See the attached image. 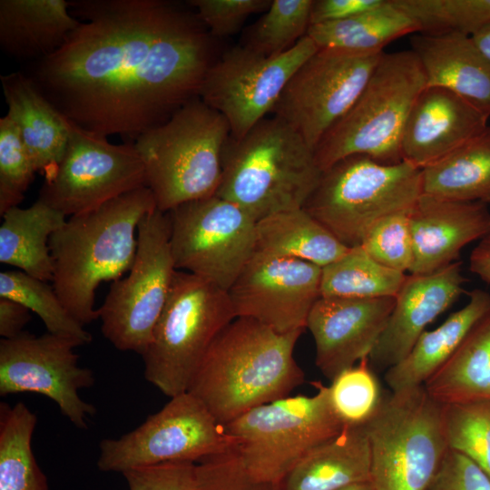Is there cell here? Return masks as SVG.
Returning a JSON list of instances; mask_svg holds the SVG:
<instances>
[{
	"instance_id": "1",
	"label": "cell",
	"mask_w": 490,
	"mask_h": 490,
	"mask_svg": "<svg viewBox=\"0 0 490 490\" xmlns=\"http://www.w3.org/2000/svg\"><path fill=\"white\" fill-rule=\"evenodd\" d=\"M80 20L25 74L66 119L134 141L198 98L214 63L196 12L163 0H73Z\"/></svg>"
},
{
	"instance_id": "2",
	"label": "cell",
	"mask_w": 490,
	"mask_h": 490,
	"mask_svg": "<svg viewBox=\"0 0 490 490\" xmlns=\"http://www.w3.org/2000/svg\"><path fill=\"white\" fill-rule=\"evenodd\" d=\"M302 332L278 333L253 318H234L211 344L187 391L221 425L289 396L305 382L293 355Z\"/></svg>"
},
{
	"instance_id": "3",
	"label": "cell",
	"mask_w": 490,
	"mask_h": 490,
	"mask_svg": "<svg viewBox=\"0 0 490 490\" xmlns=\"http://www.w3.org/2000/svg\"><path fill=\"white\" fill-rule=\"evenodd\" d=\"M156 209L148 187L119 196L68 220L49 240L52 286L68 312L84 325L99 318L95 290L115 281L134 262L141 220Z\"/></svg>"
},
{
	"instance_id": "4",
	"label": "cell",
	"mask_w": 490,
	"mask_h": 490,
	"mask_svg": "<svg viewBox=\"0 0 490 490\" xmlns=\"http://www.w3.org/2000/svg\"><path fill=\"white\" fill-rule=\"evenodd\" d=\"M321 172L314 151L292 127L276 116L264 118L242 138L229 139L216 195L258 221L302 208Z\"/></svg>"
},
{
	"instance_id": "5",
	"label": "cell",
	"mask_w": 490,
	"mask_h": 490,
	"mask_svg": "<svg viewBox=\"0 0 490 490\" xmlns=\"http://www.w3.org/2000/svg\"><path fill=\"white\" fill-rule=\"evenodd\" d=\"M230 138L226 119L200 98L141 134L133 143L156 209L168 212L185 202L216 194L222 153Z\"/></svg>"
},
{
	"instance_id": "6",
	"label": "cell",
	"mask_w": 490,
	"mask_h": 490,
	"mask_svg": "<svg viewBox=\"0 0 490 490\" xmlns=\"http://www.w3.org/2000/svg\"><path fill=\"white\" fill-rule=\"evenodd\" d=\"M426 86L422 65L412 50L384 52L356 102L316 146L320 171L353 154L386 164L402 162L404 127Z\"/></svg>"
},
{
	"instance_id": "7",
	"label": "cell",
	"mask_w": 490,
	"mask_h": 490,
	"mask_svg": "<svg viewBox=\"0 0 490 490\" xmlns=\"http://www.w3.org/2000/svg\"><path fill=\"white\" fill-rule=\"evenodd\" d=\"M422 194V170L402 161L345 157L321 172L303 209L348 248L380 219L410 211Z\"/></svg>"
},
{
	"instance_id": "8",
	"label": "cell",
	"mask_w": 490,
	"mask_h": 490,
	"mask_svg": "<svg viewBox=\"0 0 490 490\" xmlns=\"http://www.w3.org/2000/svg\"><path fill=\"white\" fill-rule=\"evenodd\" d=\"M444 404L424 385L385 395L366 425L374 490H424L449 449Z\"/></svg>"
},
{
	"instance_id": "9",
	"label": "cell",
	"mask_w": 490,
	"mask_h": 490,
	"mask_svg": "<svg viewBox=\"0 0 490 490\" xmlns=\"http://www.w3.org/2000/svg\"><path fill=\"white\" fill-rule=\"evenodd\" d=\"M234 318L228 291L176 270L152 341L142 356L145 378L167 397L186 392L211 344Z\"/></svg>"
},
{
	"instance_id": "10",
	"label": "cell",
	"mask_w": 490,
	"mask_h": 490,
	"mask_svg": "<svg viewBox=\"0 0 490 490\" xmlns=\"http://www.w3.org/2000/svg\"><path fill=\"white\" fill-rule=\"evenodd\" d=\"M310 384L317 390L313 396H288L223 425L254 479L278 484L306 454L345 427L331 407L328 386Z\"/></svg>"
},
{
	"instance_id": "11",
	"label": "cell",
	"mask_w": 490,
	"mask_h": 490,
	"mask_svg": "<svg viewBox=\"0 0 490 490\" xmlns=\"http://www.w3.org/2000/svg\"><path fill=\"white\" fill-rule=\"evenodd\" d=\"M138 247L126 278L113 281L98 309L102 333L122 351L143 355L165 306L176 272L166 212L157 209L139 222Z\"/></svg>"
},
{
	"instance_id": "12",
	"label": "cell",
	"mask_w": 490,
	"mask_h": 490,
	"mask_svg": "<svg viewBox=\"0 0 490 490\" xmlns=\"http://www.w3.org/2000/svg\"><path fill=\"white\" fill-rule=\"evenodd\" d=\"M166 213L176 270L228 291L254 254L255 219L216 194L185 202Z\"/></svg>"
},
{
	"instance_id": "13",
	"label": "cell",
	"mask_w": 490,
	"mask_h": 490,
	"mask_svg": "<svg viewBox=\"0 0 490 490\" xmlns=\"http://www.w3.org/2000/svg\"><path fill=\"white\" fill-rule=\"evenodd\" d=\"M97 467L120 472L165 462H198L236 448L205 406L188 391L171 397L158 412L119 438L101 441Z\"/></svg>"
},
{
	"instance_id": "14",
	"label": "cell",
	"mask_w": 490,
	"mask_h": 490,
	"mask_svg": "<svg viewBox=\"0 0 490 490\" xmlns=\"http://www.w3.org/2000/svg\"><path fill=\"white\" fill-rule=\"evenodd\" d=\"M383 52L318 48L293 74L272 113L314 151L356 102Z\"/></svg>"
},
{
	"instance_id": "15",
	"label": "cell",
	"mask_w": 490,
	"mask_h": 490,
	"mask_svg": "<svg viewBox=\"0 0 490 490\" xmlns=\"http://www.w3.org/2000/svg\"><path fill=\"white\" fill-rule=\"evenodd\" d=\"M142 187H147L145 171L133 142L113 144L71 122L64 156L38 200L71 217Z\"/></svg>"
},
{
	"instance_id": "16",
	"label": "cell",
	"mask_w": 490,
	"mask_h": 490,
	"mask_svg": "<svg viewBox=\"0 0 490 490\" xmlns=\"http://www.w3.org/2000/svg\"><path fill=\"white\" fill-rule=\"evenodd\" d=\"M318 50L309 35L273 56L236 46L211 64L199 97L226 119L230 137L240 139L273 111L290 77Z\"/></svg>"
},
{
	"instance_id": "17",
	"label": "cell",
	"mask_w": 490,
	"mask_h": 490,
	"mask_svg": "<svg viewBox=\"0 0 490 490\" xmlns=\"http://www.w3.org/2000/svg\"><path fill=\"white\" fill-rule=\"evenodd\" d=\"M74 341L47 332L34 336L24 331L0 340V395L37 393L58 406L77 428L87 427L95 407L83 400L82 388L94 384L90 368L78 364Z\"/></svg>"
},
{
	"instance_id": "18",
	"label": "cell",
	"mask_w": 490,
	"mask_h": 490,
	"mask_svg": "<svg viewBox=\"0 0 490 490\" xmlns=\"http://www.w3.org/2000/svg\"><path fill=\"white\" fill-rule=\"evenodd\" d=\"M322 268L305 260L254 253L228 290L236 318L278 333L304 330L320 298Z\"/></svg>"
},
{
	"instance_id": "19",
	"label": "cell",
	"mask_w": 490,
	"mask_h": 490,
	"mask_svg": "<svg viewBox=\"0 0 490 490\" xmlns=\"http://www.w3.org/2000/svg\"><path fill=\"white\" fill-rule=\"evenodd\" d=\"M396 297H320L307 320L320 372L329 380L368 358L391 315Z\"/></svg>"
},
{
	"instance_id": "20",
	"label": "cell",
	"mask_w": 490,
	"mask_h": 490,
	"mask_svg": "<svg viewBox=\"0 0 490 490\" xmlns=\"http://www.w3.org/2000/svg\"><path fill=\"white\" fill-rule=\"evenodd\" d=\"M466 280L458 261L430 274L407 275L387 323L368 356L371 368L386 371L405 358L426 326L460 297Z\"/></svg>"
},
{
	"instance_id": "21",
	"label": "cell",
	"mask_w": 490,
	"mask_h": 490,
	"mask_svg": "<svg viewBox=\"0 0 490 490\" xmlns=\"http://www.w3.org/2000/svg\"><path fill=\"white\" fill-rule=\"evenodd\" d=\"M489 116L438 87L426 86L408 114L401 139L402 160L424 169L446 157L488 125Z\"/></svg>"
},
{
	"instance_id": "22",
	"label": "cell",
	"mask_w": 490,
	"mask_h": 490,
	"mask_svg": "<svg viewBox=\"0 0 490 490\" xmlns=\"http://www.w3.org/2000/svg\"><path fill=\"white\" fill-rule=\"evenodd\" d=\"M408 217L413 275L430 274L456 262L464 247L490 233V211L483 202L422 193Z\"/></svg>"
},
{
	"instance_id": "23",
	"label": "cell",
	"mask_w": 490,
	"mask_h": 490,
	"mask_svg": "<svg viewBox=\"0 0 490 490\" xmlns=\"http://www.w3.org/2000/svg\"><path fill=\"white\" fill-rule=\"evenodd\" d=\"M410 43L426 86L448 89L490 117V60L471 36L420 33Z\"/></svg>"
},
{
	"instance_id": "24",
	"label": "cell",
	"mask_w": 490,
	"mask_h": 490,
	"mask_svg": "<svg viewBox=\"0 0 490 490\" xmlns=\"http://www.w3.org/2000/svg\"><path fill=\"white\" fill-rule=\"evenodd\" d=\"M6 116L16 127L37 172L50 176L65 152L71 122L23 72L1 76Z\"/></svg>"
},
{
	"instance_id": "25",
	"label": "cell",
	"mask_w": 490,
	"mask_h": 490,
	"mask_svg": "<svg viewBox=\"0 0 490 490\" xmlns=\"http://www.w3.org/2000/svg\"><path fill=\"white\" fill-rule=\"evenodd\" d=\"M80 20L65 0H1L0 46L10 57L37 61L56 52Z\"/></svg>"
},
{
	"instance_id": "26",
	"label": "cell",
	"mask_w": 490,
	"mask_h": 490,
	"mask_svg": "<svg viewBox=\"0 0 490 490\" xmlns=\"http://www.w3.org/2000/svg\"><path fill=\"white\" fill-rule=\"evenodd\" d=\"M370 446L366 426H345L306 454L276 484L278 490H338L369 481Z\"/></svg>"
},
{
	"instance_id": "27",
	"label": "cell",
	"mask_w": 490,
	"mask_h": 490,
	"mask_svg": "<svg viewBox=\"0 0 490 490\" xmlns=\"http://www.w3.org/2000/svg\"><path fill=\"white\" fill-rule=\"evenodd\" d=\"M490 309V293L475 289L468 302L436 328L425 331L397 365L385 371L391 391L424 385L454 355L474 325Z\"/></svg>"
},
{
	"instance_id": "28",
	"label": "cell",
	"mask_w": 490,
	"mask_h": 490,
	"mask_svg": "<svg viewBox=\"0 0 490 490\" xmlns=\"http://www.w3.org/2000/svg\"><path fill=\"white\" fill-rule=\"evenodd\" d=\"M0 227V262L44 281H52L50 237L66 221L65 215L38 200L29 208H11Z\"/></svg>"
},
{
	"instance_id": "29",
	"label": "cell",
	"mask_w": 490,
	"mask_h": 490,
	"mask_svg": "<svg viewBox=\"0 0 490 490\" xmlns=\"http://www.w3.org/2000/svg\"><path fill=\"white\" fill-rule=\"evenodd\" d=\"M348 249L303 208L277 212L256 222L254 253L305 260L322 268Z\"/></svg>"
},
{
	"instance_id": "30",
	"label": "cell",
	"mask_w": 490,
	"mask_h": 490,
	"mask_svg": "<svg viewBox=\"0 0 490 490\" xmlns=\"http://www.w3.org/2000/svg\"><path fill=\"white\" fill-rule=\"evenodd\" d=\"M424 387L441 404L490 400V309Z\"/></svg>"
},
{
	"instance_id": "31",
	"label": "cell",
	"mask_w": 490,
	"mask_h": 490,
	"mask_svg": "<svg viewBox=\"0 0 490 490\" xmlns=\"http://www.w3.org/2000/svg\"><path fill=\"white\" fill-rule=\"evenodd\" d=\"M422 193L490 203V126L446 157L422 169Z\"/></svg>"
},
{
	"instance_id": "32",
	"label": "cell",
	"mask_w": 490,
	"mask_h": 490,
	"mask_svg": "<svg viewBox=\"0 0 490 490\" xmlns=\"http://www.w3.org/2000/svg\"><path fill=\"white\" fill-rule=\"evenodd\" d=\"M418 32L415 22L392 0L347 19L310 25L309 35L318 48L383 52L390 42Z\"/></svg>"
},
{
	"instance_id": "33",
	"label": "cell",
	"mask_w": 490,
	"mask_h": 490,
	"mask_svg": "<svg viewBox=\"0 0 490 490\" xmlns=\"http://www.w3.org/2000/svg\"><path fill=\"white\" fill-rule=\"evenodd\" d=\"M36 416L24 403L0 405V490H49L32 450Z\"/></svg>"
},
{
	"instance_id": "34",
	"label": "cell",
	"mask_w": 490,
	"mask_h": 490,
	"mask_svg": "<svg viewBox=\"0 0 490 490\" xmlns=\"http://www.w3.org/2000/svg\"><path fill=\"white\" fill-rule=\"evenodd\" d=\"M406 277V273L376 261L358 245L349 248L340 258L322 267L320 297H396Z\"/></svg>"
},
{
	"instance_id": "35",
	"label": "cell",
	"mask_w": 490,
	"mask_h": 490,
	"mask_svg": "<svg viewBox=\"0 0 490 490\" xmlns=\"http://www.w3.org/2000/svg\"><path fill=\"white\" fill-rule=\"evenodd\" d=\"M0 298L15 300L34 312L51 334L79 346L90 343L92 335L66 309L53 286L21 270L0 272Z\"/></svg>"
},
{
	"instance_id": "36",
	"label": "cell",
	"mask_w": 490,
	"mask_h": 490,
	"mask_svg": "<svg viewBox=\"0 0 490 490\" xmlns=\"http://www.w3.org/2000/svg\"><path fill=\"white\" fill-rule=\"evenodd\" d=\"M427 34L472 36L490 23V0H392Z\"/></svg>"
},
{
	"instance_id": "37",
	"label": "cell",
	"mask_w": 490,
	"mask_h": 490,
	"mask_svg": "<svg viewBox=\"0 0 490 490\" xmlns=\"http://www.w3.org/2000/svg\"><path fill=\"white\" fill-rule=\"evenodd\" d=\"M313 0H273L252 25L245 46L266 55L280 54L307 35Z\"/></svg>"
},
{
	"instance_id": "38",
	"label": "cell",
	"mask_w": 490,
	"mask_h": 490,
	"mask_svg": "<svg viewBox=\"0 0 490 490\" xmlns=\"http://www.w3.org/2000/svg\"><path fill=\"white\" fill-rule=\"evenodd\" d=\"M328 390L331 407L344 426H366L385 396L368 358L337 375Z\"/></svg>"
},
{
	"instance_id": "39",
	"label": "cell",
	"mask_w": 490,
	"mask_h": 490,
	"mask_svg": "<svg viewBox=\"0 0 490 490\" xmlns=\"http://www.w3.org/2000/svg\"><path fill=\"white\" fill-rule=\"evenodd\" d=\"M449 448L472 460L490 479V400L444 404Z\"/></svg>"
},
{
	"instance_id": "40",
	"label": "cell",
	"mask_w": 490,
	"mask_h": 490,
	"mask_svg": "<svg viewBox=\"0 0 490 490\" xmlns=\"http://www.w3.org/2000/svg\"><path fill=\"white\" fill-rule=\"evenodd\" d=\"M36 170L13 122L0 119V214L22 202Z\"/></svg>"
},
{
	"instance_id": "41",
	"label": "cell",
	"mask_w": 490,
	"mask_h": 490,
	"mask_svg": "<svg viewBox=\"0 0 490 490\" xmlns=\"http://www.w3.org/2000/svg\"><path fill=\"white\" fill-rule=\"evenodd\" d=\"M410 211L397 212L375 222L360 244L376 261L404 273L410 270L414 261Z\"/></svg>"
},
{
	"instance_id": "42",
	"label": "cell",
	"mask_w": 490,
	"mask_h": 490,
	"mask_svg": "<svg viewBox=\"0 0 490 490\" xmlns=\"http://www.w3.org/2000/svg\"><path fill=\"white\" fill-rule=\"evenodd\" d=\"M194 490H278L273 483L254 479L236 448L201 459L196 464Z\"/></svg>"
},
{
	"instance_id": "43",
	"label": "cell",
	"mask_w": 490,
	"mask_h": 490,
	"mask_svg": "<svg viewBox=\"0 0 490 490\" xmlns=\"http://www.w3.org/2000/svg\"><path fill=\"white\" fill-rule=\"evenodd\" d=\"M202 24L214 36L235 34L251 15L266 11L270 0H191Z\"/></svg>"
},
{
	"instance_id": "44",
	"label": "cell",
	"mask_w": 490,
	"mask_h": 490,
	"mask_svg": "<svg viewBox=\"0 0 490 490\" xmlns=\"http://www.w3.org/2000/svg\"><path fill=\"white\" fill-rule=\"evenodd\" d=\"M122 475L129 490H194L196 463L165 462L133 467Z\"/></svg>"
},
{
	"instance_id": "45",
	"label": "cell",
	"mask_w": 490,
	"mask_h": 490,
	"mask_svg": "<svg viewBox=\"0 0 490 490\" xmlns=\"http://www.w3.org/2000/svg\"><path fill=\"white\" fill-rule=\"evenodd\" d=\"M424 490H490V479L472 460L449 448Z\"/></svg>"
},
{
	"instance_id": "46",
	"label": "cell",
	"mask_w": 490,
	"mask_h": 490,
	"mask_svg": "<svg viewBox=\"0 0 490 490\" xmlns=\"http://www.w3.org/2000/svg\"><path fill=\"white\" fill-rule=\"evenodd\" d=\"M384 0H315L310 25L349 18L380 5Z\"/></svg>"
},
{
	"instance_id": "47",
	"label": "cell",
	"mask_w": 490,
	"mask_h": 490,
	"mask_svg": "<svg viewBox=\"0 0 490 490\" xmlns=\"http://www.w3.org/2000/svg\"><path fill=\"white\" fill-rule=\"evenodd\" d=\"M30 320L27 308L15 300L0 298V335L3 338L19 336Z\"/></svg>"
},
{
	"instance_id": "48",
	"label": "cell",
	"mask_w": 490,
	"mask_h": 490,
	"mask_svg": "<svg viewBox=\"0 0 490 490\" xmlns=\"http://www.w3.org/2000/svg\"><path fill=\"white\" fill-rule=\"evenodd\" d=\"M469 270L490 283V233L473 249L469 256Z\"/></svg>"
},
{
	"instance_id": "49",
	"label": "cell",
	"mask_w": 490,
	"mask_h": 490,
	"mask_svg": "<svg viewBox=\"0 0 490 490\" xmlns=\"http://www.w3.org/2000/svg\"><path fill=\"white\" fill-rule=\"evenodd\" d=\"M471 37L481 52L490 60V23L482 27Z\"/></svg>"
},
{
	"instance_id": "50",
	"label": "cell",
	"mask_w": 490,
	"mask_h": 490,
	"mask_svg": "<svg viewBox=\"0 0 490 490\" xmlns=\"http://www.w3.org/2000/svg\"><path fill=\"white\" fill-rule=\"evenodd\" d=\"M338 490H374L370 481L359 482L352 484Z\"/></svg>"
}]
</instances>
